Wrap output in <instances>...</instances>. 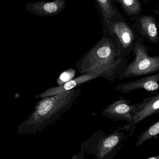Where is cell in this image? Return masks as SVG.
I'll list each match as a JSON object with an SVG mask.
<instances>
[{
  "instance_id": "6da1fadb",
  "label": "cell",
  "mask_w": 159,
  "mask_h": 159,
  "mask_svg": "<svg viewBox=\"0 0 159 159\" xmlns=\"http://www.w3.org/2000/svg\"><path fill=\"white\" fill-rule=\"evenodd\" d=\"M128 62L122 56L116 38L108 33L77 61L76 68L81 74H96L113 82Z\"/></svg>"
},
{
  "instance_id": "7a4b0ae2",
  "label": "cell",
  "mask_w": 159,
  "mask_h": 159,
  "mask_svg": "<svg viewBox=\"0 0 159 159\" xmlns=\"http://www.w3.org/2000/svg\"><path fill=\"white\" fill-rule=\"evenodd\" d=\"M81 89H75L41 98L36 103L31 114L18 126V134H33L42 132L71 107L81 94Z\"/></svg>"
},
{
  "instance_id": "3957f363",
  "label": "cell",
  "mask_w": 159,
  "mask_h": 159,
  "mask_svg": "<svg viewBox=\"0 0 159 159\" xmlns=\"http://www.w3.org/2000/svg\"><path fill=\"white\" fill-rule=\"evenodd\" d=\"M120 126L108 135L99 130L88 139V146L81 148L94 154L96 159H114L128 136Z\"/></svg>"
},
{
  "instance_id": "277c9868",
  "label": "cell",
  "mask_w": 159,
  "mask_h": 159,
  "mask_svg": "<svg viewBox=\"0 0 159 159\" xmlns=\"http://www.w3.org/2000/svg\"><path fill=\"white\" fill-rule=\"evenodd\" d=\"M143 42L139 43L134 49V59L121 71L119 80L159 73V54L149 56L148 46Z\"/></svg>"
},
{
  "instance_id": "5b68a950",
  "label": "cell",
  "mask_w": 159,
  "mask_h": 159,
  "mask_svg": "<svg viewBox=\"0 0 159 159\" xmlns=\"http://www.w3.org/2000/svg\"><path fill=\"white\" fill-rule=\"evenodd\" d=\"M108 33L114 36L120 44L122 56L124 58L133 52L139 43L143 41L139 36L135 25H131L125 20L120 12L111 22Z\"/></svg>"
},
{
  "instance_id": "8992f818",
  "label": "cell",
  "mask_w": 159,
  "mask_h": 159,
  "mask_svg": "<svg viewBox=\"0 0 159 159\" xmlns=\"http://www.w3.org/2000/svg\"><path fill=\"white\" fill-rule=\"evenodd\" d=\"M130 103L131 100L120 98L110 104L102 111V114L114 122L125 120L129 123L132 121L139 104L131 105Z\"/></svg>"
},
{
  "instance_id": "52a82bcc",
  "label": "cell",
  "mask_w": 159,
  "mask_h": 159,
  "mask_svg": "<svg viewBox=\"0 0 159 159\" xmlns=\"http://www.w3.org/2000/svg\"><path fill=\"white\" fill-rule=\"evenodd\" d=\"M159 112V93L142 99L133 117L132 121L122 127L124 131L134 133L137 125L142 120Z\"/></svg>"
},
{
  "instance_id": "ba28073f",
  "label": "cell",
  "mask_w": 159,
  "mask_h": 159,
  "mask_svg": "<svg viewBox=\"0 0 159 159\" xmlns=\"http://www.w3.org/2000/svg\"><path fill=\"white\" fill-rule=\"evenodd\" d=\"M159 73H158L118 84L114 89L123 93H128L134 90L143 89L152 94V95L159 91Z\"/></svg>"
},
{
  "instance_id": "9c48e42d",
  "label": "cell",
  "mask_w": 159,
  "mask_h": 159,
  "mask_svg": "<svg viewBox=\"0 0 159 159\" xmlns=\"http://www.w3.org/2000/svg\"><path fill=\"white\" fill-rule=\"evenodd\" d=\"M135 25L139 36L152 44H159V33L158 22L151 15H142L135 20Z\"/></svg>"
},
{
  "instance_id": "30bf717a",
  "label": "cell",
  "mask_w": 159,
  "mask_h": 159,
  "mask_svg": "<svg viewBox=\"0 0 159 159\" xmlns=\"http://www.w3.org/2000/svg\"><path fill=\"white\" fill-rule=\"evenodd\" d=\"M65 0H55L49 2H29L26 5L27 11L40 17L57 15L66 8Z\"/></svg>"
},
{
  "instance_id": "8fae6325",
  "label": "cell",
  "mask_w": 159,
  "mask_h": 159,
  "mask_svg": "<svg viewBox=\"0 0 159 159\" xmlns=\"http://www.w3.org/2000/svg\"><path fill=\"white\" fill-rule=\"evenodd\" d=\"M98 77H99L96 74L92 73L82 74L79 77L74 78L70 81L64 84L63 85L56 87H50L44 92L35 96L34 97L35 98H43L66 93L74 90L76 87L83 84L96 79Z\"/></svg>"
},
{
  "instance_id": "7c38bea8",
  "label": "cell",
  "mask_w": 159,
  "mask_h": 159,
  "mask_svg": "<svg viewBox=\"0 0 159 159\" xmlns=\"http://www.w3.org/2000/svg\"><path fill=\"white\" fill-rule=\"evenodd\" d=\"M103 21V34L109 32L113 17L120 13L113 0H95Z\"/></svg>"
},
{
  "instance_id": "4fadbf2b",
  "label": "cell",
  "mask_w": 159,
  "mask_h": 159,
  "mask_svg": "<svg viewBox=\"0 0 159 159\" xmlns=\"http://www.w3.org/2000/svg\"><path fill=\"white\" fill-rule=\"evenodd\" d=\"M120 5L126 16L131 20H135L141 15L142 5L138 0H113Z\"/></svg>"
},
{
  "instance_id": "5bb4252c",
  "label": "cell",
  "mask_w": 159,
  "mask_h": 159,
  "mask_svg": "<svg viewBox=\"0 0 159 159\" xmlns=\"http://www.w3.org/2000/svg\"><path fill=\"white\" fill-rule=\"evenodd\" d=\"M159 134V119L151 125L138 137L136 147H139L152 139H157Z\"/></svg>"
},
{
  "instance_id": "9a60e30c",
  "label": "cell",
  "mask_w": 159,
  "mask_h": 159,
  "mask_svg": "<svg viewBox=\"0 0 159 159\" xmlns=\"http://www.w3.org/2000/svg\"><path fill=\"white\" fill-rule=\"evenodd\" d=\"M76 70L72 68H70L62 72L57 80L58 86L63 85L66 83L73 80L76 74Z\"/></svg>"
},
{
  "instance_id": "2e32d148",
  "label": "cell",
  "mask_w": 159,
  "mask_h": 159,
  "mask_svg": "<svg viewBox=\"0 0 159 159\" xmlns=\"http://www.w3.org/2000/svg\"><path fill=\"white\" fill-rule=\"evenodd\" d=\"M84 149L81 148L80 152L78 154H74L71 159H84Z\"/></svg>"
},
{
  "instance_id": "e0dca14e",
  "label": "cell",
  "mask_w": 159,
  "mask_h": 159,
  "mask_svg": "<svg viewBox=\"0 0 159 159\" xmlns=\"http://www.w3.org/2000/svg\"><path fill=\"white\" fill-rule=\"evenodd\" d=\"M146 159H159V155H155V156H152L149 158H147Z\"/></svg>"
},
{
  "instance_id": "ac0fdd59",
  "label": "cell",
  "mask_w": 159,
  "mask_h": 159,
  "mask_svg": "<svg viewBox=\"0 0 159 159\" xmlns=\"http://www.w3.org/2000/svg\"><path fill=\"white\" fill-rule=\"evenodd\" d=\"M158 28H159V21L158 22Z\"/></svg>"
}]
</instances>
